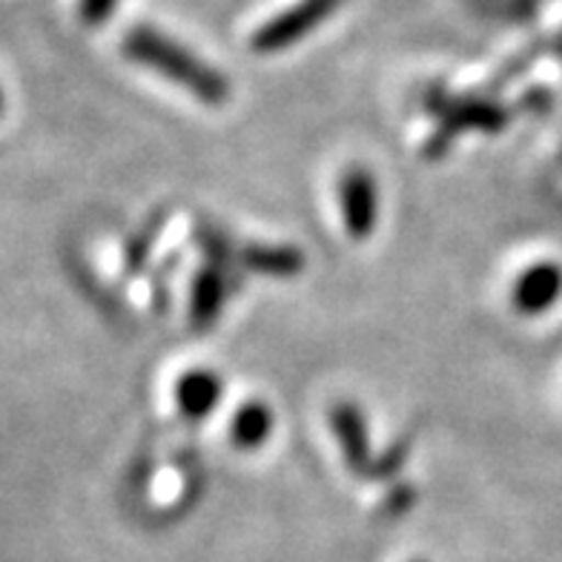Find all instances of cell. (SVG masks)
<instances>
[{
    "instance_id": "1",
    "label": "cell",
    "mask_w": 562,
    "mask_h": 562,
    "mask_svg": "<svg viewBox=\"0 0 562 562\" xmlns=\"http://www.w3.org/2000/svg\"><path fill=\"white\" fill-rule=\"evenodd\" d=\"M124 55L140 67L164 75L167 81L184 87L201 104L222 106L229 98L227 78L164 32L133 26L124 35Z\"/></svg>"
},
{
    "instance_id": "2",
    "label": "cell",
    "mask_w": 562,
    "mask_h": 562,
    "mask_svg": "<svg viewBox=\"0 0 562 562\" xmlns=\"http://www.w3.org/2000/svg\"><path fill=\"white\" fill-rule=\"evenodd\" d=\"M339 3L341 0H302L296 7L284 9L281 15L270 18V21L252 35V49L261 55H270L299 44L302 37L311 35L316 26H322L327 18L334 15Z\"/></svg>"
},
{
    "instance_id": "3",
    "label": "cell",
    "mask_w": 562,
    "mask_h": 562,
    "mask_svg": "<svg viewBox=\"0 0 562 562\" xmlns=\"http://www.w3.org/2000/svg\"><path fill=\"white\" fill-rule=\"evenodd\" d=\"M341 222L348 236L356 241H368L379 222V187L376 178L364 167H350L339 181Z\"/></svg>"
},
{
    "instance_id": "4",
    "label": "cell",
    "mask_w": 562,
    "mask_h": 562,
    "mask_svg": "<svg viewBox=\"0 0 562 562\" xmlns=\"http://www.w3.org/2000/svg\"><path fill=\"white\" fill-rule=\"evenodd\" d=\"M562 296V267L554 261H540L519 273L510 290V302L522 316H542L560 302Z\"/></svg>"
},
{
    "instance_id": "5",
    "label": "cell",
    "mask_w": 562,
    "mask_h": 562,
    "mask_svg": "<svg viewBox=\"0 0 562 562\" xmlns=\"http://www.w3.org/2000/svg\"><path fill=\"white\" fill-rule=\"evenodd\" d=\"M222 393L224 385L215 370L193 368L178 376L176 405L187 419H207L222 402Z\"/></svg>"
},
{
    "instance_id": "6",
    "label": "cell",
    "mask_w": 562,
    "mask_h": 562,
    "mask_svg": "<svg viewBox=\"0 0 562 562\" xmlns=\"http://www.w3.org/2000/svg\"><path fill=\"white\" fill-rule=\"evenodd\" d=\"M330 428L339 439V448L350 471L364 474L370 468V434L362 411L350 402H341L330 411Z\"/></svg>"
},
{
    "instance_id": "7",
    "label": "cell",
    "mask_w": 562,
    "mask_h": 562,
    "mask_svg": "<svg viewBox=\"0 0 562 562\" xmlns=\"http://www.w3.org/2000/svg\"><path fill=\"white\" fill-rule=\"evenodd\" d=\"M445 130L453 138L459 130H482V133H499L505 126V110L494 101H451L442 110Z\"/></svg>"
},
{
    "instance_id": "8",
    "label": "cell",
    "mask_w": 562,
    "mask_h": 562,
    "mask_svg": "<svg viewBox=\"0 0 562 562\" xmlns=\"http://www.w3.org/2000/svg\"><path fill=\"white\" fill-rule=\"evenodd\" d=\"M227 302V281L215 267H201L190 293V318L199 330H207Z\"/></svg>"
},
{
    "instance_id": "9",
    "label": "cell",
    "mask_w": 562,
    "mask_h": 562,
    "mask_svg": "<svg viewBox=\"0 0 562 562\" xmlns=\"http://www.w3.org/2000/svg\"><path fill=\"white\" fill-rule=\"evenodd\" d=\"M273 434V411L265 402H247L236 411L229 425V439L238 451H259Z\"/></svg>"
},
{
    "instance_id": "10",
    "label": "cell",
    "mask_w": 562,
    "mask_h": 562,
    "mask_svg": "<svg viewBox=\"0 0 562 562\" xmlns=\"http://www.w3.org/2000/svg\"><path fill=\"white\" fill-rule=\"evenodd\" d=\"M241 259L250 270L265 276H296L304 267V256L293 247H267V245H250Z\"/></svg>"
},
{
    "instance_id": "11",
    "label": "cell",
    "mask_w": 562,
    "mask_h": 562,
    "mask_svg": "<svg viewBox=\"0 0 562 562\" xmlns=\"http://www.w3.org/2000/svg\"><path fill=\"white\" fill-rule=\"evenodd\" d=\"M121 0H81L78 3V15L87 26H101L104 21H110L115 15Z\"/></svg>"
},
{
    "instance_id": "12",
    "label": "cell",
    "mask_w": 562,
    "mask_h": 562,
    "mask_svg": "<svg viewBox=\"0 0 562 562\" xmlns=\"http://www.w3.org/2000/svg\"><path fill=\"white\" fill-rule=\"evenodd\" d=\"M3 110H7V98H3V87H0V115H3Z\"/></svg>"
},
{
    "instance_id": "13",
    "label": "cell",
    "mask_w": 562,
    "mask_h": 562,
    "mask_svg": "<svg viewBox=\"0 0 562 562\" xmlns=\"http://www.w3.org/2000/svg\"><path fill=\"white\" fill-rule=\"evenodd\" d=\"M414 562H422V560H414Z\"/></svg>"
}]
</instances>
